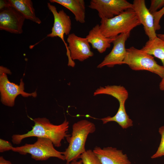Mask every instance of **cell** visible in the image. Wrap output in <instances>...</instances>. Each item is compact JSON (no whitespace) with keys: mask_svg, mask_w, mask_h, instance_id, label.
Segmentation results:
<instances>
[{"mask_svg":"<svg viewBox=\"0 0 164 164\" xmlns=\"http://www.w3.org/2000/svg\"><path fill=\"white\" fill-rule=\"evenodd\" d=\"M33 120L34 125L31 130L25 134H15L12 136L13 144L18 145L25 138L36 137L49 139L55 147H59L61 145L62 141L70 135L68 134L69 122L66 119L59 125L51 123L46 118H35Z\"/></svg>","mask_w":164,"mask_h":164,"instance_id":"1","label":"cell"},{"mask_svg":"<svg viewBox=\"0 0 164 164\" xmlns=\"http://www.w3.org/2000/svg\"><path fill=\"white\" fill-rule=\"evenodd\" d=\"M72 128L71 134L66 138L68 146L63 152L67 163L79 159L86 151L85 144L88 135L96 130L94 124L85 119L75 123Z\"/></svg>","mask_w":164,"mask_h":164,"instance_id":"2","label":"cell"},{"mask_svg":"<svg viewBox=\"0 0 164 164\" xmlns=\"http://www.w3.org/2000/svg\"><path fill=\"white\" fill-rule=\"evenodd\" d=\"M100 23L102 34L108 38H114L124 33L130 32L134 28L141 25L133 9L111 18L101 19Z\"/></svg>","mask_w":164,"mask_h":164,"instance_id":"3","label":"cell"},{"mask_svg":"<svg viewBox=\"0 0 164 164\" xmlns=\"http://www.w3.org/2000/svg\"><path fill=\"white\" fill-rule=\"evenodd\" d=\"M123 64L128 65L134 70H147L155 73L162 78L164 76V66L159 65L152 55L142 49L134 46L126 49Z\"/></svg>","mask_w":164,"mask_h":164,"instance_id":"4","label":"cell"},{"mask_svg":"<svg viewBox=\"0 0 164 164\" xmlns=\"http://www.w3.org/2000/svg\"><path fill=\"white\" fill-rule=\"evenodd\" d=\"M12 151L22 155L30 154L31 158L36 161L46 160L52 157L65 160L63 152L56 150L51 140L43 138L38 137L36 141L32 144H26L13 147Z\"/></svg>","mask_w":164,"mask_h":164,"instance_id":"5","label":"cell"},{"mask_svg":"<svg viewBox=\"0 0 164 164\" xmlns=\"http://www.w3.org/2000/svg\"><path fill=\"white\" fill-rule=\"evenodd\" d=\"M47 7L52 13L54 17V23L51 32L47 35V37L53 38L58 37L63 41L67 50V55L68 62V66L73 67L75 66V63L71 59L68 48V46L64 39V35H68L71 29L70 18L63 9L58 12L55 6L48 3Z\"/></svg>","mask_w":164,"mask_h":164,"instance_id":"6","label":"cell"},{"mask_svg":"<svg viewBox=\"0 0 164 164\" xmlns=\"http://www.w3.org/2000/svg\"><path fill=\"white\" fill-rule=\"evenodd\" d=\"M24 90V84L22 79L19 85L10 82L6 73H0L1 100L3 104L10 107L13 106L15 99L19 95L24 97L32 96L35 97L37 95L36 91L30 93L25 92Z\"/></svg>","mask_w":164,"mask_h":164,"instance_id":"7","label":"cell"},{"mask_svg":"<svg viewBox=\"0 0 164 164\" xmlns=\"http://www.w3.org/2000/svg\"><path fill=\"white\" fill-rule=\"evenodd\" d=\"M88 7L96 10L101 19H110L133 8L132 4L126 0H91Z\"/></svg>","mask_w":164,"mask_h":164,"instance_id":"8","label":"cell"},{"mask_svg":"<svg viewBox=\"0 0 164 164\" xmlns=\"http://www.w3.org/2000/svg\"><path fill=\"white\" fill-rule=\"evenodd\" d=\"M130 34V32L124 33L115 37L112 42L113 47L112 50L97 65V68L113 67L116 65L123 64L126 54L125 43Z\"/></svg>","mask_w":164,"mask_h":164,"instance_id":"9","label":"cell"},{"mask_svg":"<svg viewBox=\"0 0 164 164\" xmlns=\"http://www.w3.org/2000/svg\"><path fill=\"white\" fill-rule=\"evenodd\" d=\"M8 3L6 7L0 10V30L20 34L23 32L22 27L25 19L17 10Z\"/></svg>","mask_w":164,"mask_h":164,"instance_id":"10","label":"cell"},{"mask_svg":"<svg viewBox=\"0 0 164 164\" xmlns=\"http://www.w3.org/2000/svg\"><path fill=\"white\" fill-rule=\"evenodd\" d=\"M67 41L71 59L83 61L94 55L91 50L89 43L86 38H82L74 33L68 36Z\"/></svg>","mask_w":164,"mask_h":164,"instance_id":"11","label":"cell"},{"mask_svg":"<svg viewBox=\"0 0 164 164\" xmlns=\"http://www.w3.org/2000/svg\"><path fill=\"white\" fill-rule=\"evenodd\" d=\"M133 9L143 28L149 39H152L157 36L154 27V19L152 14L147 8L144 0H134Z\"/></svg>","mask_w":164,"mask_h":164,"instance_id":"12","label":"cell"},{"mask_svg":"<svg viewBox=\"0 0 164 164\" xmlns=\"http://www.w3.org/2000/svg\"><path fill=\"white\" fill-rule=\"evenodd\" d=\"M101 164H130L126 154L121 150L112 147L101 148L96 146L93 150Z\"/></svg>","mask_w":164,"mask_h":164,"instance_id":"13","label":"cell"},{"mask_svg":"<svg viewBox=\"0 0 164 164\" xmlns=\"http://www.w3.org/2000/svg\"><path fill=\"white\" fill-rule=\"evenodd\" d=\"M128 97L127 91L121 92L115 97L119 103V107L116 114L113 117L108 116L101 119L103 124L111 121H114L123 128L126 129L133 125V121L127 114L125 108V103Z\"/></svg>","mask_w":164,"mask_h":164,"instance_id":"14","label":"cell"},{"mask_svg":"<svg viewBox=\"0 0 164 164\" xmlns=\"http://www.w3.org/2000/svg\"><path fill=\"white\" fill-rule=\"evenodd\" d=\"M86 38L91 45L92 48L101 53L110 47L115 37L108 38L105 37L101 32L100 25L97 24L90 30Z\"/></svg>","mask_w":164,"mask_h":164,"instance_id":"15","label":"cell"},{"mask_svg":"<svg viewBox=\"0 0 164 164\" xmlns=\"http://www.w3.org/2000/svg\"><path fill=\"white\" fill-rule=\"evenodd\" d=\"M65 7L74 15L76 20L81 23L85 22V5L84 0H50Z\"/></svg>","mask_w":164,"mask_h":164,"instance_id":"16","label":"cell"},{"mask_svg":"<svg viewBox=\"0 0 164 164\" xmlns=\"http://www.w3.org/2000/svg\"><path fill=\"white\" fill-rule=\"evenodd\" d=\"M9 4L20 12L25 19L29 20L38 24L41 21L36 16L33 3L31 0H9Z\"/></svg>","mask_w":164,"mask_h":164,"instance_id":"17","label":"cell"},{"mask_svg":"<svg viewBox=\"0 0 164 164\" xmlns=\"http://www.w3.org/2000/svg\"><path fill=\"white\" fill-rule=\"evenodd\" d=\"M142 49L159 59L164 66V40L157 36L153 39H149Z\"/></svg>","mask_w":164,"mask_h":164,"instance_id":"18","label":"cell"},{"mask_svg":"<svg viewBox=\"0 0 164 164\" xmlns=\"http://www.w3.org/2000/svg\"><path fill=\"white\" fill-rule=\"evenodd\" d=\"M83 164H101L93 150H86L80 157Z\"/></svg>","mask_w":164,"mask_h":164,"instance_id":"19","label":"cell"},{"mask_svg":"<svg viewBox=\"0 0 164 164\" xmlns=\"http://www.w3.org/2000/svg\"><path fill=\"white\" fill-rule=\"evenodd\" d=\"M159 132L161 135V141L156 152L151 157L152 159L164 156V125L159 128Z\"/></svg>","mask_w":164,"mask_h":164,"instance_id":"20","label":"cell"},{"mask_svg":"<svg viewBox=\"0 0 164 164\" xmlns=\"http://www.w3.org/2000/svg\"><path fill=\"white\" fill-rule=\"evenodd\" d=\"M154 19V27L155 31L161 28L159 24L160 19L164 15V6L158 11L152 14Z\"/></svg>","mask_w":164,"mask_h":164,"instance_id":"21","label":"cell"},{"mask_svg":"<svg viewBox=\"0 0 164 164\" xmlns=\"http://www.w3.org/2000/svg\"><path fill=\"white\" fill-rule=\"evenodd\" d=\"M164 6V0H151V4L149 9L152 14L157 12L158 9Z\"/></svg>","mask_w":164,"mask_h":164,"instance_id":"22","label":"cell"},{"mask_svg":"<svg viewBox=\"0 0 164 164\" xmlns=\"http://www.w3.org/2000/svg\"><path fill=\"white\" fill-rule=\"evenodd\" d=\"M13 147L12 144L9 142L1 138L0 139V152L12 150Z\"/></svg>","mask_w":164,"mask_h":164,"instance_id":"23","label":"cell"},{"mask_svg":"<svg viewBox=\"0 0 164 164\" xmlns=\"http://www.w3.org/2000/svg\"><path fill=\"white\" fill-rule=\"evenodd\" d=\"M0 164H12L11 162L5 160L3 156L0 157Z\"/></svg>","mask_w":164,"mask_h":164,"instance_id":"24","label":"cell"},{"mask_svg":"<svg viewBox=\"0 0 164 164\" xmlns=\"http://www.w3.org/2000/svg\"><path fill=\"white\" fill-rule=\"evenodd\" d=\"M0 73H5L6 74L11 73L10 70L7 68L2 66H0Z\"/></svg>","mask_w":164,"mask_h":164,"instance_id":"25","label":"cell"},{"mask_svg":"<svg viewBox=\"0 0 164 164\" xmlns=\"http://www.w3.org/2000/svg\"><path fill=\"white\" fill-rule=\"evenodd\" d=\"M159 88L160 90L164 91V76L162 78V79L160 83Z\"/></svg>","mask_w":164,"mask_h":164,"instance_id":"26","label":"cell"},{"mask_svg":"<svg viewBox=\"0 0 164 164\" xmlns=\"http://www.w3.org/2000/svg\"><path fill=\"white\" fill-rule=\"evenodd\" d=\"M66 164H83V163L81 160H80L79 161L74 160L70 162L66 163Z\"/></svg>","mask_w":164,"mask_h":164,"instance_id":"27","label":"cell"},{"mask_svg":"<svg viewBox=\"0 0 164 164\" xmlns=\"http://www.w3.org/2000/svg\"><path fill=\"white\" fill-rule=\"evenodd\" d=\"M157 36V37L163 40H164V34H158Z\"/></svg>","mask_w":164,"mask_h":164,"instance_id":"28","label":"cell"},{"mask_svg":"<svg viewBox=\"0 0 164 164\" xmlns=\"http://www.w3.org/2000/svg\"><path fill=\"white\" fill-rule=\"evenodd\" d=\"M132 164V163H131V164Z\"/></svg>","mask_w":164,"mask_h":164,"instance_id":"29","label":"cell"}]
</instances>
